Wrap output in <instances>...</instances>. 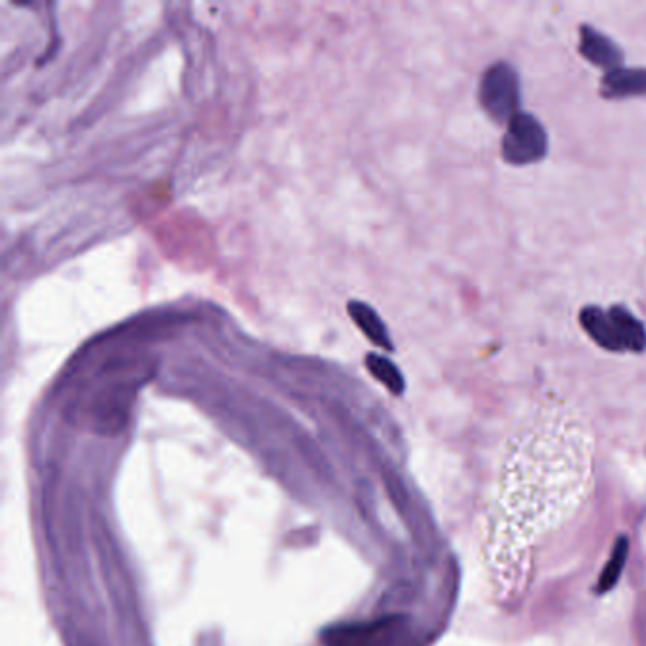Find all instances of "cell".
I'll return each mask as SVG.
<instances>
[{"label":"cell","instance_id":"obj_1","mask_svg":"<svg viewBox=\"0 0 646 646\" xmlns=\"http://www.w3.org/2000/svg\"><path fill=\"white\" fill-rule=\"evenodd\" d=\"M578 319L588 338L605 351L633 355L646 351L645 323L626 306L614 304L607 309L586 306L580 311Z\"/></svg>","mask_w":646,"mask_h":646},{"label":"cell","instance_id":"obj_2","mask_svg":"<svg viewBox=\"0 0 646 646\" xmlns=\"http://www.w3.org/2000/svg\"><path fill=\"white\" fill-rule=\"evenodd\" d=\"M478 99L495 124H508L521 112L520 72L508 61L489 65L480 80Z\"/></svg>","mask_w":646,"mask_h":646},{"label":"cell","instance_id":"obj_3","mask_svg":"<svg viewBox=\"0 0 646 646\" xmlns=\"http://www.w3.org/2000/svg\"><path fill=\"white\" fill-rule=\"evenodd\" d=\"M550 148L548 133L537 116L529 112H518L504 131L501 154L510 165H533L546 158Z\"/></svg>","mask_w":646,"mask_h":646},{"label":"cell","instance_id":"obj_4","mask_svg":"<svg viewBox=\"0 0 646 646\" xmlns=\"http://www.w3.org/2000/svg\"><path fill=\"white\" fill-rule=\"evenodd\" d=\"M578 54L592 63L593 67L605 69V72L622 67L624 63L622 48L603 31H597L588 23L580 25L578 31Z\"/></svg>","mask_w":646,"mask_h":646},{"label":"cell","instance_id":"obj_5","mask_svg":"<svg viewBox=\"0 0 646 646\" xmlns=\"http://www.w3.org/2000/svg\"><path fill=\"white\" fill-rule=\"evenodd\" d=\"M599 93L603 99L620 101L646 97V67H616L605 72Z\"/></svg>","mask_w":646,"mask_h":646},{"label":"cell","instance_id":"obj_6","mask_svg":"<svg viewBox=\"0 0 646 646\" xmlns=\"http://www.w3.org/2000/svg\"><path fill=\"white\" fill-rule=\"evenodd\" d=\"M347 311L353 317L355 324L359 326L360 332L368 340L372 341L376 347L385 349V351H395V343H393L391 336H389V330H387L385 323L381 321V317L377 315L374 307H370L368 304H362V302H351L347 306Z\"/></svg>","mask_w":646,"mask_h":646},{"label":"cell","instance_id":"obj_7","mask_svg":"<svg viewBox=\"0 0 646 646\" xmlns=\"http://www.w3.org/2000/svg\"><path fill=\"white\" fill-rule=\"evenodd\" d=\"M366 366L370 374L376 377L379 383H383L393 395H402L406 389V381L402 372L396 368L395 364L385 357L379 355H368L366 357Z\"/></svg>","mask_w":646,"mask_h":646},{"label":"cell","instance_id":"obj_8","mask_svg":"<svg viewBox=\"0 0 646 646\" xmlns=\"http://www.w3.org/2000/svg\"><path fill=\"white\" fill-rule=\"evenodd\" d=\"M626 557H628V539H626V537H620V540H618V542H616V546H614V550H612V556L611 559H609V563L605 565L603 575L599 578L597 592H609V590H612V588L616 586L618 578H620L622 571H624Z\"/></svg>","mask_w":646,"mask_h":646}]
</instances>
